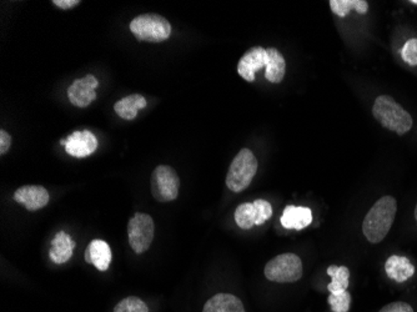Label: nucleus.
Listing matches in <instances>:
<instances>
[{"label":"nucleus","mask_w":417,"mask_h":312,"mask_svg":"<svg viewBox=\"0 0 417 312\" xmlns=\"http://www.w3.org/2000/svg\"><path fill=\"white\" fill-rule=\"evenodd\" d=\"M397 203L393 197H383L374 204L362 222V232L371 243H379L386 237L394 224Z\"/></svg>","instance_id":"1"},{"label":"nucleus","mask_w":417,"mask_h":312,"mask_svg":"<svg viewBox=\"0 0 417 312\" xmlns=\"http://www.w3.org/2000/svg\"><path fill=\"white\" fill-rule=\"evenodd\" d=\"M372 114L385 129L397 135H405L412 129V118L400 104L388 95H380L372 106Z\"/></svg>","instance_id":"2"},{"label":"nucleus","mask_w":417,"mask_h":312,"mask_svg":"<svg viewBox=\"0 0 417 312\" xmlns=\"http://www.w3.org/2000/svg\"><path fill=\"white\" fill-rule=\"evenodd\" d=\"M257 166L259 164L253 151L249 149L239 151L226 175V185L234 192H241L251 184Z\"/></svg>","instance_id":"3"},{"label":"nucleus","mask_w":417,"mask_h":312,"mask_svg":"<svg viewBox=\"0 0 417 312\" xmlns=\"http://www.w3.org/2000/svg\"><path fill=\"white\" fill-rule=\"evenodd\" d=\"M130 30L138 41L162 43L171 34V25L159 14H141L134 17Z\"/></svg>","instance_id":"4"},{"label":"nucleus","mask_w":417,"mask_h":312,"mask_svg":"<svg viewBox=\"0 0 417 312\" xmlns=\"http://www.w3.org/2000/svg\"><path fill=\"white\" fill-rule=\"evenodd\" d=\"M265 276L274 283L299 281L302 276V259L295 254H281L269 261L265 266Z\"/></svg>","instance_id":"5"},{"label":"nucleus","mask_w":417,"mask_h":312,"mask_svg":"<svg viewBox=\"0 0 417 312\" xmlns=\"http://www.w3.org/2000/svg\"><path fill=\"white\" fill-rule=\"evenodd\" d=\"M180 180L178 173L168 165L157 166L151 176V192L159 203H169L179 195Z\"/></svg>","instance_id":"6"},{"label":"nucleus","mask_w":417,"mask_h":312,"mask_svg":"<svg viewBox=\"0 0 417 312\" xmlns=\"http://www.w3.org/2000/svg\"><path fill=\"white\" fill-rule=\"evenodd\" d=\"M154 221L143 213L134 215L128 224L129 243L136 254H143L150 248L154 239Z\"/></svg>","instance_id":"7"},{"label":"nucleus","mask_w":417,"mask_h":312,"mask_svg":"<svg viewBox=\"0 0 417 312\" xmlns=\"http://www.w3.org/2000/svg\"><path fill=\"white\" fill-rule=\"evenodd\" d=\"M98 87V79L92 74H87L83 79H78L68 89L70 103L78 108H87L97 99L95 89Z\"/></svg>","instance_id":"8"},{"label":"nucleus","mask_w":417,"mask_h":312,"mask_svg":"<svg viewBox=\"0 0 417 312\" xmlns=\"http://www.w3.org/2000/svg\"><path fill=\"white\" fill-rule=\"evenodd\" d=\"M267 49L261 47H254L245 52L243 58L240 59L238 64L239 76L243 80L253 83L255 80V74L259 70L267 66Z\"/></svg>","instance_id":"9"},{"label":"nucleus","mask_w":417,"mask_h":312,"mask_svg":"<svg viewBox=\"0 0 417 312\" xmlns=\"http://www.w3.org/2000/svg\"><path fill=\"white\" fill-rule=\"evenodd\" d=\"M98 149V139L92 132H76L66 138L65 150L74 157H87Z\"/></svg>","instance_id":"10"},{"label":"nucleus","mask_w":417,"mask_h":312,"mask_svg":"<svg viewBox=\"0 0 417 312\" xmlns=\"http://www.w3.org/2000/svg\"><path fill=\"white\" fill-rule=\"evenodd\" d=\"M14 200L22 204L29 211H36L45 208L49 203V192L45 187L39 185H25L17 189Z\"/></svg>","instance_id":"11"},{"label":"nucleus","mask_w":417,"mask_h":312,"mask_svg":"<svg viewBox=\"0 0 417 312\" xmlns=\"http://www.w3.org/2000/svg\"><path fill=\"white\" fill-rule=\"evenodd\" d=\"M313 222V213L309 208L289 205L281 216V224L285 229L302 230Z\"/></svg>","instance_id":"12"},{"label":"nucleus","mask_w":417,"mask_h":312,"mask_svg":"<svg viewBox=\"0 0 417 312\" xmlns=\"http://www.w3.org/2000/svg\"><path fill=\"white\" fill-rule=\"evenodd\" d=\"M385 271L388 274V278L396 283H405L414 276L415 266L412 265L411 261L405 256L393 255L385 264Z\"/></svg>","instance_id":"13"},{"label":"nucleus","mask_w":417,"mask_h":312,"mask_svg":"<svg viewBox=\"0 0 417 312\" xmlns=\"http://www.w3.org/2000/svg\"><path fill=\"white\" fill-rule=\"evenodd\" d=\"M85 261L93 264L100 271H106L111 265V246L103 240H93L85 251Z\"/></svg>","instance_id":"14"},{"label":"nucleus","mask_w":417,"mask_h":312,"mask_svg":"<svg viewBox=\"0 0 417 312\" xmlns=\"http://www.w3.org/2000/svg\"><path fill=\"white\" fill-rule=\"evenodd\" d=\"M76 248V243L71 237L65 232H58L52 239V249L49 251V256L54 264H65L73 256V251Z\"/></svg>","instance_id":"15"},{"label":"nucleus","mask_w":417,"mask_h":312,"mask_svg":"<svg viewBox=\"0 0 417 312\" xmlns=\"http://www.w3.org/2000/svg\"><path fill=\"white\" fill-rule=\"evenodd\" d=\"M203 312H245V309L236 296L218 294L205 304Z\"/></svg>","instance_id":"16"},{"label":"nucleus","mask_w":417,"mask_h":312,"mask_svg":"<svg viewBox=\"0 0 417 312\" xmlns=\"http://www.w3.org/2000/svg\"><path fill=\"white\" fill-rule=\"evenodd\" d=\"M148 105L146 99L140 94H133L120 99L114 104L116 114L125 120H133L138 115L140 109H144Z\"/></svg>","instance_id":"17"},{"label":"nucleus","mask_w":417,"mask_h":312,"mask_svg":"<svg viewBox=\"0 0 417 312\" xmlns=\"http://www.w3.org/2000/svg\"><path fill=\"white\" fill-rule=\"evenodd\" d=\"M267 64L265 70V78L273 84L281 83L285 76L286 70V62L283 54L278 52L275 48L267 49Z\"/></svg>","instance_id":"18"},{"label":"nucleus","mask_w":417,"mask_h":312,"mask_svg":"<svg viewBox=\"0 0 417 312\" xmlns=\"http://www.w3.org/2000/svg\"><path fill=\"white\" fill-rule=\"evenodd\" d=\"M331 10L337 17H345L351 10H356L359 14L369 12V3L365 0H330Z\"/></svg>","instance_id":"19"},{"label":"nucleus","mask_w":417,"mask_h":312,"mask_svg":"<svg viewBox=\"0 0 417 312\" xmlns=\"http://www.w3.org/2000/svg\"><path fill=\"white\" fill-rule=\"evenodd\" d=\"M327 275L331 276V283L327 286L330 294L348 291L350 271L346 266L331 265L327 267Z\"/></svg>","instance_id":"20"},{"label":"nucleus","mask_w":417,"mask_h":312,"mask_svg":"<svg viewBox=\"0 0 417 312\" xmlns=\"http://www.w3.org/2000/svg\"><path fill=\"white\" fill-rule=\"evenodd\" d=\"M235 221L240 229L249 230L256 225V211L254 204L243 203L235 211Z\"/></svg>","instance_id":"21"},{"label":"nucleus","mask_w":417,"mask_h":312,"mask_svg":"<svg viewBox=\"0 0 417 312\" xmlns=\"http://www.w3.org/2000/svg\"><path fill=\"white\" fill-rule=\"evenodd\" d=\"M114 312H149V309L144 301L132 296L120 301L114 309Z\"/></svg>","instance_id":"22"},{"label":"nucleus","mask_w":417,"mask_h":312,"mask_svg":"<svg viewBox=\"0 0 417 312\" xmlns=\"http://www.w3.org/2000/svg\"><path fill=\"white\" fill-rule=\"evenodd\" d=\"M350 302H351V296L348 291L330 294L329 296V304H330L331 310L334 312H348L350 310Z\"/></svg>","instance_id":"23"},{"label":"nucleus","mask_w":417,"mask_h":312,"mask_svg":"<svg viewBox=\"0 0 417 312\" xmlns=\"http://www.w3.org/2000/svg\"><path fill=\"white\" fill-rule=\"evenodd\" d=\"M254 204L256 211V225H262L273 216V208L267 200L259 199Z\"/></svg>","instance_id":"24"},{"label":"nucleus","mask_w":417,"mask_h":312,"mask_svg":"<svg viewBox=\"0 0 417 312\" xmlns=\"http://www.w3.org/2000/svg\"><path fill=\"white\" fill-rule=\"evenodd\" d=\"M401 57L406 64L416 66L417 65V38H412L405 43L401 50Z\"/></svg>","instance_id":"25"},{"label":"nucleus","mask_w":417,"mask_h":312,"mask_svg":"<svg viewBox=\"0 0 417 312\" xmlns=\"http://www.w3.org/2000/svg\"><path fill=\"white\" fill-rule=\"evenodd\" d=\"M380 312H414V309L409 304L399 301V302L388 304L386 306L383 307Z\"/></svg>","instance_id":"26"},{"label":"nucleus","mask_w":417,"mask_h":312,"mask_svg":"<svg viewBox=\"0 0 417 312\" xmlns=\"http://www.w3.org/2000/svg\"><path fill=\"white\" fill-rule=\"evenodd\" d=\"M10 145H12V138H10V135L4 132V130H1L0 132V154L1 155H4L6 154L9 149H10Z\"/></svg>","instance_id":"27"},{"label":"nucleus","mask_w":417,"mask_h":312,"mask_svg":"<svg viewBox=\"0 0 417 312\" xmlns=\"http://www.w3.org/2000/svg\"><path fill=\"white\" fill-rule=\"evenodd\" d=\"M52 4H55L60 9L68 10V9H71L74 6H79L80 1L79 0H54Z\"/></svg>","instance_id":"28"},{"label":"nucleus","mask_w":417,"mask_h":312,"mask_svg":"<svg viewBox=\"0 0 417 312\" xmlns=\"http://www.w3.org/2000/svg\"><path fill=\"white\" fill-rule=\"evenodd\" d=\"M410 4H414V6H417V0H411V1H410Z\"/></svg>","instance_id":"29"},{"label":"nucleus","mask_w":417,"mask_h":312,"mask_svg":"<svg viewBox=\"0 0 417 312\" xmlns=\"http://www.w3.org/2000/svg\"><path fill=\"white\" fill-rule=\"evenodd\" d=\"M415 219H416L417 221V204L416 206H415Z\"/></svg>","instance_id":"30"}]
</instances>
